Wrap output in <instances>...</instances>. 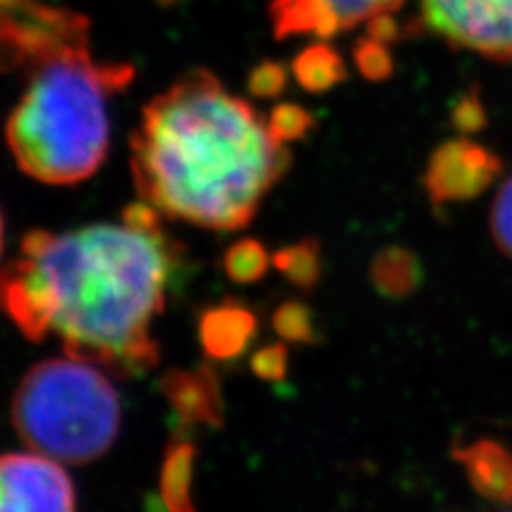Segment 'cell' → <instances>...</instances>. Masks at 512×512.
Listing matches in <instances>:
<instances>
[{
    "label": "cell",
    "mask_w": 512,
    "mask_h": 512,
    "mask_svg": "<svg viewBox=\"0 0 512 512\" xmlns=\"http://www.w3.org/2000/svg\"><path fill=\"white\" fill-rule=\"evenodd\" d=\"M178 259L160 224L30 231L18 259L0 271V312L30 342L54 333L64 355L116 378L143 376L160 359L152 327Z\"/></svg>",
    "instance_id": "1"
},
{
    "label": "cell",
    "mask_w": 512,
    "mask_h": 512,
    "mask_svg": "<svg viewBox=\"0 0 512 512\" xmlns=\"http://www.w3.org/2000/svg\"><path fill=\"white\" fill-rule=\"evenodd\" d=\"M291 163L259 111L207 69L186 71L156 94L131 135L141 201L212 231L248 227Z\"/></svg>",
    "instance_id": "2"
},
{
    "label": "cell",
    "mask_w": 512,
    "mask_h": 512,
    "mask_svg": "<svg viewBox=\"0 0 512 512\" xmlns=\"http://www.w3.org/2000/svg\"><path fill=\"white\" fill-rule=\"evenodd\" d=\"M26 73L28 84L5 124L15 163L43 184L88 180L109 152V99L133 82L135 69L96 62L82 43Z\"/></svg>",
    "instance_id": "3"
},
{
    "label": "cell",
    "mask_w": 512,
    "mask_h": 512,
    "mask_svg": "<svg viewBox=\"0 0 512 512\" xmlns=\"http://www.w3.org/2000/svg\"><path fill=\"white\" fill-rule=\"evenodd\" d=\"M109 374L71 355L30 367L18 384L11 421L41 455L69 466L103 457L120 434L122 408Z\"/></svg>",
    "instance_id": "4"
},
{
    "label": "cell",
    "mask_w": 512,
    "mask_h": 512,
    "mask_svg": "<svg viewBox=\"0 0 512 512\" xmlns=\"http://www.w3.org/2000/svg\"><path fill=\"white\" fill-rule=\"evenodd\" d=\"M88 43V20L45 0H0V73L32 69L67 47Z\"/></svg>",
    "instance_id": "5"
},
{
    "label": "cell",
    "mask_w": 512,
    "mask_h": 512,
    "mask_svg": "<svg viewBox=\"0 0 512 512\" xmlns=\"http://www.w3.org/2000/svg\"><path fill=\"white\" fill-rule=\"evenodd\" d=\"M421 18L457 50L512 60V0H423Z\"/></svg>",
    "instance_id": "6"
},
{
    "label": "cell",
    "mask_w": 512,
    "mask_h": 512,
    "mask_svg": "<svg viewBox=\"0 0 512 512\" xmlns=\"http://www.w3.org/2000/svg\"><path fill=\"white\" fill-rule=\"evenodd\" d=\"M504 171L502 158L470 137L448 139L431 152L423 173V186L431 205L472 201L483 195Z\"/></svg>",
    "instance_id": "7"
},
{
    "label": "cell",
    "mask_w": 512,
    "mask_h": 512,
    "mask_svg": "<svg viewBox=\"0 0 512 512\" xmlns=\"http://www.w3.org/2000/svg\"><path fill=\"white\" fill-rule=\"evenodd\" d=\"M75 495L60 461L37 451L0 455V512L73 510Z\"/></svg>",
    "instance_id": "8"
},
{
    "label": "cell",
    "mask_w": 512,
    "mask_h": 512,
    "mask_svg": "<svg viewBox=\"0 0 512 512\" xmlns=\"http://www.w3.org/2000/svg\"><path fill=\"white\" fill-rule=\"evenodd\" d=\"M406 0H274L271 24L278 39L312 35L320 39L335 37L376 15L395 13Z\"/></svg>",
    "instance_id": "9"
},
{
    "label": "cell",
    "mask_w": 512,
    "mask_h": 512,
    "mask_svg": "<svg viewBox=\"0 0 512 512\" xmlns=\"http://www.w3.org/2000/svg\"><path fill=\"white\" fill-rule=\"evenodd\" d=\"M160 393L167 397L171 410L186 425H222V387L210 365L197 370H175L160 380Z\"/></svg>",
    "instance_id": "10"
},
{
    "label": "cell",
    "mask_w": 512,
    "mask_h": 512,
    "mask_svg": "<svg viewBox=\"0 0 512 512\" xmlns=\"http://www.w3.org/2000/svg\"><path fill=\"white\" fill-rule=\"evenodd\" d=\"M472 489L493 504H512V453L500 442L480 438L453 448Z\"/></svg>",
    "instance_id": "11"
},
{
    "label": "cell",
    "mask_w": 512,
    "mask_h": 512,
    "mask_svg": "<svg viewBox=\"0 0 512 512\" xmlns=\"http://www.w3.org/2000/svg\"><path fill=\"white\" fill-rule=\"evenodd\" d=\"M259 333L256 314L237 301H224L205 310L199 320V340L205 355L218 361H231L244 355Z\"/></svg>",
    "instance_id": "12"
},
{
    "label": "cell",
    "mask_w": 512,
    "mask_h": 512,
    "mask_svg": "<svg viewBox=\"0 0 512 512\" xmlns=\"http://www.w3.org/2000/svg\"><path fill=\"white\" fill-rule=\"evenodd\" d=\"M370 282L387 299H406L425 282V267L419 256L404 246H387L374 254Z\"/></svg>",
    "instance_id": "13"
},
{
    "label": "cell",
    "mask_w": 512,
    "mask_h": 512,
    "mask_svg": "<svg viewBox=\"0 0 512 512\" xmlns=\"http://www.w3.org/2000/svg\"><path fill=\"white\" fill-rule=\"evenodd\" d=\"M293 75L297 84L312 94H323L346 82L348 69L344 58L327 43H314L306 47L293 60Z\"/></svg>",
    "instance_id": "14"
},
{
    "label": "cell",
    "mask_w": 512,
    "mask_h": 512,
    "mask_svg": "<svg viewBox=\"0 0 512 512\" xmlns=\"http://www.w3.org/2000/svg\"><path fill=\"white\" fill-rule=\"evenodd\" d=\"M192 468L195 446L188 440H173L167 446L163 470H160V498L173 512L192 510Z\"/></svg>",
    "instance_id": "15"
},
{
    "label": "cell",
    "mask_w": 512,
    "mask_h": 512,
    "mask_svg": "<svg viewBox=\"0 0 512 512\" xmlns=\"http://www.w3.org/2000/svg\"><path fill=\"white\" fill-rule=\"evenodd\" d=\"M271 263L301 291H312L318 280L323 278V248L314 237H306L297 244L276 250L271 256Z\"/></svg>",
    "instance_id": "16"
},
{
    "label": "cell",
    "mask_w": 512,
    "mask_h": 512,
    "mask_svg": "<svg viewBox=\"0 0 512 512\" xmlns=\"http://www.w3.org/2000/svg\"><path fill=\"white\" fill-rule=\"evenodd\" d=\"M269 254L259 239H239L227 252H224L222 267L233 282L252 284L267 274Z\"/></svg>",
    "instance_id": "17"
},
{
    "label": "cell",
    "mask_w": 512,
    "mask_h": 512,
    "mask_svg": "<svg viewBox=\"0 0 512 512\" xmlns=\"http://www.w3.org/2000/svg\"><path fill=\"white\" fill-rule=\"evenodd\" d=\"M271 323H274L276 333L284 342H291V344L318 342L314 314L310 306H306L303 301L291 299V301L280 303L274 312V318H271Z\"/></svg>",
    "instance_id": "18"
},
{
    "label": "cell",
    "mask_w": 512,
    "mask_h": 512,
    "mask_svg": "<svg viewBox=\"0 0 512 512\" xmlns=\"http://www.w3.org/2000/svg\"><path fill=\"white\" fill-rule=\"evenodd\" d=\"M316 126V118L306 107L297 103H280L269 114L267 128L280 143H293L308 137V133Z\"/></svg>",
    "instance_id": "19"
},
{
    "label": "cell",
    "mask_w": 512,
    "mask_h": 512,
    "mask_svg": "<svg viewBox=\"0 0 512 512\" xmlns=\"http://www.w3.org/2000/svg\"><path fill=\"white\" fill-rule=\"evenodd\" d=\"M352 60H355L359 73L367 82H384L393 75L395 62L389 52L387 43H382L374 37H363L352 47Z\"/></svg>",
    "instance_id": "20"
},
{
    "label": "cell",
    "mask_w": 512,
    "mask_h": 512,
    "mask_svg": "<svg viewBox=\"0 0 512 512\" xmlns=\"http://www.w3.org/2000/svg\"><path fill=\"white\" fill-rule=\"evenodd\" d=\"M448 118H451V126L463 137H472L480 131H485L489 116L480 88L472 86L470 90L459 94L451 105V114H448Z\"/></svg>",
    "instance_id": "21"
},
{
    "label": "cell",
    "mask_w": 512,
    "mask_h": 512,
    "mask_svg": "<svg viewBox=\"0 0 512 512\" xmlns=\"http://www.w3.org/2000/svg\"><path fill=\"white\" fill-rule=\"evenodd\" d=\"M489 227L495 246H498V250L506 254L508 259H512V178H508L502 184L498 197L493 201Z\"/></svg>",
    "instance_id": "22"
},
{
    "label": "cell",
    "mask_w": 512,
    "mask_h": 512,
    "mask_svg": "<svg viewBox=\"0 0 512 512\" xmlns=\"http://www.w3.org/2000/svg\"><path fill=\"white\" fill-rule=\"evenodd\" d=\"M288 84V71L284 64L265 60L250 71L248 75V90L256 99H276L284 92Z\"/></svg>",
    "instance_id": "23"
},
{
    "label": "cell",
    "mask_w": 512,
    "mask_h": 512,
    "mask_svg": "<svg viewBox=\"0 0 512 512\" xmlns=\"http://www.w3.org/2000/svg\"><path fill=\"white\" fill-rule=\"evenodd\" d=\"M250 370L256 378L278 382L288 372V348L284 344H267L250 359Z\"/></svg>",
    "instance_id": "24"
},
{
    "label": "cell",
    "mask_w": 512,
    "mask_h": 512,
    "mask_svg": "<svg viewBox=\"0 0 512 512\" xmlns=\"http://www.w3.org/2000/svg\"><path fill=\"white\" fill-rule=\"evenodd\" d=\"M367 35L391 45L402 39V26H399V22L393 18V13H382L367 22Z\"/></svg>",
    "instance_id": "25"
},
{
    "label": "cell",
    "mask_w": 512,
    "mask_h": 512,
    "mask_svg": "<svg viewBox=\"0 0 512 512\" xmlns=\"http://www.w3.org/2000/svg\"><path fill=\"white\" fill-rule=\"evenodd\" d=\"M0 250H3V218H0Z\"/></svg>",
    "instance_id": "26"
}]
</instances>
